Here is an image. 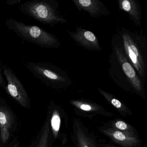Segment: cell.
Segmentation results:
<instances>
[{"mask_svg": "<svg viewBox=\"0 0 147 147\" xmlns=\"http://www.w3.org/2000/svg\"><path fill=\"white\" fill-rule=\"evenodd\" d=\"M51 106L49 123L53 138L55 140H60L63 145H65L68 142V115L60 106L53 103Z\"/></svg>", "mask_w": 147, "mask_h": 147, "instance_id": "obj_5", "label": "cell"}, {"mask_svg": "<svg viewBox=\"0 0 147 147\" xmlns=\"http://www.w3.org/2000/svg\"><path fill=\"white\" fill-rule=\"evenodd\" d=\"M70 135L75 147H99L94 133L77 119L73 120Z\"/></svg>", "mask_w": 147, "mask_h": 147, "instance_id": "obj_9", "label": "cell"}, {"mask_svg": "<svg viewBox=\"0 0 147 147\" xmlns=\"http://www.w3.org/2000/svg\"><path fill=\"white\" fill-rule=\"evenodd\" d=\"M25 66L36 78L53 88H63L71 84V81L66 73L51 63L29 62Z\"/></svg>", "mask_w": 147, "mask_h": 147, "instance_id": "obj_4", "label": "cell"}, {"mask_svg": "<svg viewBox=\"0 0 147 147\" xmlns=\"http://www.w3.org/2000/svg\"><path fill=\"white\" fill-rule=\"evenodd\" d=\"M3 65L0 61V87L5 89L6 86V82L4 78V72L3 70Z\"/></svg>", "mask_w": 147, "mask_h": 147, "instance_id": "obj_18", "label": "cell"}, {"mask_svg": "<svg viewBox=\"0 0 147 147\" xmlns=\"http://www.w3.org/2000/svg\"><path fill=\"white\" fill-rule=\"evenodd\" d=\"M118 5L121 11L128 13L130 18L137 26H140L142 13L140 5L134 0H119Z\"/></svg>", "mask_w": 147, "mask_h": 147, "instance_id": "obj_13", "label": "cell"}, {"mask_svg": "<svg viewBox=\"0 0 147 147\" xmlns=\"http://www.w3.org/2000/svg\"><path fill=\"white\" fill-rule=\"evenodd\" d=\"M5 23L9 30L25 41L47 49H56L61 45L55 35L39 26L26 25L11 18Z\"/></svg>", "mask_w": 147, "mask_h": 147, "instance_id": "obj_2", "label": "cell"}, {"mask_svg": "<svg viewBox=\"0 0 147 147\" xmlns=\"http://www.w3.org/2000/svg\"><path fill=\"white\" fill-rule=\"evenodd\" d=\"M104 125L131 136H139L137 131L133 126L121 119L111 120L104 123Z\"/></svg>", "mask_w": 147, "mask_h": 147, "instance_id": "obj_16", "label": "cell"}, {"mask_svg": "<svg viewBox=\"0 0 147 147\" xmlns=\"http://www.w3.org/2000/svg\"><path fill=\"white\" fill-rule=\"evenodd\" d=\"M13 147H19V144H18L17 143L16 144H14L13 145Z\"/></svg>", "mask_w": 147, "mask_h": 147, "instance_id": "obj_21", "label": "cell"}, {"mask_svg": "<svg viewBox=\"0 0 147 147\" xmlns=\"http://www.w3.org/2000/svg\"><path fill=\"white\" fill-rule=\"evenodd\" d=\"M58 3L53 0H31L20 4L22 13L44 24L53 26L67 23L58 10Z\"/></svg>", "mask_w": 147, "mask_h": 147, "instance_id": "obj_1", "label": "cell"}, {"mask_svg": "<svg viewBox=\"0 0 147 147\" xmlns=\"http://www.w3.org/2000/svg\"><path fill=\"white\" fill-rule=\"evenodd\" d=\"M69 103L73 107L75 113L83 117L92 119L97 115L108 117L115 116L114 113L107 111L103 107L84 99L71 100Z\"/></svg>", "mask_w": 147, "mask_h": 147, "instance_id": "obj_8", "label": "cell"}, {"mask_svg": "<svg viewBox=\"0 0 147 147\" xmlns=\"http://www.w3.org/2000/svg\"><path fill=\"white\" fill-rule=\"evenodd\" d=\"M13 122V116L11 112L5 107L0 106L1 136L3 143H6L9 139Z\"/></svg>", "mask_w": 147, "mask_h": 147, "instance_id": "obj_14", "label": "cell"}, {"mask_svg": "<svg viewBox=\"0 0 147 147\" xmlns=\"http://www.w3.org/2000/svg\"><path fill=\"white\" fill-rule=\"evenodd\" d=\"M113 49L119 65L134 92L144 98V87L142 80L126 56L121 43L119 45L114 46Z\"/></svg>", "mask_w": 147, "mask_h": 147, "instance_id": "obj_7", "label": "cell"}, {"mask_svg": "<svg viewBox=\"0 0 147 147\" xmlns=\"http://www.w3.org/2000/svg\"><path fill=\"white\" fill-rule=\"evenodd\" d=\"M75 5L80 11L88 13L92 18H97L110 14L103 3L98 0H73Z\"/></svg>", "mask_w": 147, "mask_h": 147, "instance_id": "obj_12", "label": "cell"}, {"mask_svg": "<svg viewBox=\"0 0 147 147\" xmlns=\"http://www.w3.org/2000/svg\"><path fill=\"white\" fill-rule=\"evenodd\" d=\"M67 32L76 43L84 49L94 51L102 50L98 38L92 32L77 26L74 31H67Z\"/></svg>", "mask_w": 147, "mask_h": 147, "instance_id": "obj_11", "label": "cell"}, {"mask_svg": "<svg viewBox=\"0 0 147 147\" xmlns=\"http://www.w3.org/2000/svg\"><path fill=\"white\" fill-rule=\"evenodd\" d=\"M98 130L120 147H140L142 142L139 136H135L103 125Z\"/></svg>", "mask_w": 147, "mask_h": 147, "instance_id": "obj_10", "label": "cell"}, {"mask_svg": "<svg viewBox=\"0 0 147 147\" xmlns=\"http://www.w3.org/2000/svg\"><path fill=\"white\" fill-rule=\"evenodd\" d=\"M100 147H118L115 145L109 144H99Z\"/></svg>", "mask_w": 147, "mask_h": 147, "instance_id": "obj_20", "label": "cell"}, {"mask_svg": "<svg viewBox=\"0 0 147 147\" xmlns=\"http://www.w3.org/2000/svg\"><path fill=\"white\" fill-rule=\"evenodd\" d=\"M21 1L22 0H7L6 1V4L8 5H14L21 4Z\"/></svg>", "mask_w": 147, "mask_h": 147, "instance_id": "obj_19", "label": "cell"}, {"mask_svg": "<svg viewBox=\"0 0 147 147\" xmlns=\"http://www.w3.org/2000/svg\"><path fill=\"white\" fill-rule=\"evenodd\" d=\"M123 49L141 80L147 74L146 52L144 49V36L122 28L120 32Z\"/></svg>", "mask_w": 147, "mask_h": 147, "instance_id": "obj_3", "label": "cell"}, {"mask_svg": "<svg viewBox=\"0 0 147 147\" xmlns=\"http://www.w3.org/2000/svg\"><path fill=\"white\" fill-rule=\"evenodd\" d=\"M98 90L105 99L113 106L121 116L127 117L131 116L133 114L132 112L127 106L120 100L117 98L113 94L100 88H98Z\"/></svg>", "mask_w": 147, "mask_h": 147, "instance_id": "obj_15", "label": "cell"}, {"mask_svg": "<svg viewBox=\"0 0 147 147\" xmlns=\"http://www.w3.org/2000/svg\"><path fill=\"white\" fill-rule=\"evenodd\" d=\"M4 75L7 83L5 90L21 106L28 108L30 106V99L25 88L13 70L7 65H3Z\"/></svg>", "mask_w": 147, "mask_h": 147, "instance_id": "obj_6", "label": "cell"}, {"mask_svg": "<svg viewBox=\"0 0 147 147\" xmlns=\"http://www.w3.org/2000/svg\"><path fill=\"white\" fill-rule=\"evenodd\" d=\"M51 128L49 120H46L41 131L36 147H50Z\"/></svg>", "mask_w": 147, "mask_h": 147, "instance_id": "obj_17", "label": "cell"}]
</instances>
